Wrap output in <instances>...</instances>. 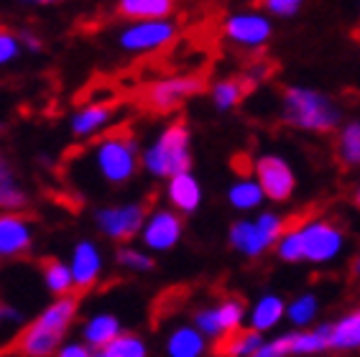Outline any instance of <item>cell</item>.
<instances>
[{
	"instance_id": "cell-1",
	"label": "cell",
	"mask_w": 360,
	"mask_h": 357,
	"mask_svg": "<svg viewBox=\"0 0 360 357\" xmlns=\"http://www.w3.org/2000/svg\"><path fill=\"white\" fill-rule=\"evenodd\" d=\"M141 148L136 136L125 131L108 133L77 158L79 184H100L105 189H118L131 184L141 171Z\"/></svg>"
},
{
	"instance_id": "cell-2",
	"label": "cell",
	"mask_w": 360,
	"mask_h": 357,
	"mask_svg": "<svg viewBox=\"0 0 360 357\" xmlns=\"http://www.w3.org/2000/svg\"><path fill=\"white\" fill-rule=\"evenodd\" d=\"M347 250V233L340 222L330 217H309V220L289 225L278 238L274 255L286 266L309 263V266H333Z\"/></svg>"
},
{
	"instance_id": "cell-3",
	"label": "cell",
	"mask_w": 360,
	"mask_h": 357,
	"mask_svg": "<svg viewBox=\"0 0 360 357\" xmlns=\"http://www.w3.org/2000/svg\"><path fill=\"white\" fill-rule=\"evenodd\" d=\"M278 115L284 125L299 133H312V136L338 133L340 125L345 123L338 100L327 95L325 89L309 87V84L284 87L281 100H278Z\"/></svg>"
},
{
	"instance_id": "cell-4",
	"label": "cell",
	"mask_w": 360,
	"mask_h": 357,
	"mask_svg": "<svg viewBox=\"0 0 360 357\" xmlns=\"http://www.w3.org/2000/svg\"><path fill=\"white\" fill-rule=\"evenodd\" d=\"M141 169L151 178L169 181L179 174L192 171V131L184 120H169L143 145Z\"/></svg>"
},
{
	"instance_id": "cell-5",
	"label": "cell",
	"mask_w": 360,
	"mask_h": 357,
	"mask_svg": "<svg viewBox=\"0 0 360 357\" xmlns=\"http://www.w3.org/2000/svg\"><path fill=\"white\" fill-rule=\"evenodd\" d=\"M286 230H289V220L284 214L261 209L256 217H238L228 227V245L245 261H256L276 247L278 238Z\"/></svg>"
},
{
	"instance_id": "cell-6",
	"label": "cell",
	"mask_w": 360,
	"mask_h": 357,
	"mask_svg": "<svg viewBox=\"0 0 360 357\" xmlns=\"http://www.w3.org/2000/svg\"><path fill=\"white\" fill-rule=\"evenodd\" d=\"M179 39L174 18L164 21H128L115 31V46L128 56H151L169 48Z\"/></svg>"
},
{
	"instance_id": "cell-7",
	"label": "cell",
	"mask_w": 360,
	"mask_h": 357,
	"mask_svg": "<svg viewBox=\"0 0 360 357\" xmlns=\"http://www.w3.org/2000/svg\"><path fill=\"white\" fill-rule=\"evenodd\" d=\"M148 217V207L141 200L115 202V205H103L95 209V227L105 240L118 242V245H131L143 230V222Z\"/></svg>"
},
{
	"instance_id": "cell-8",
	"label": "cell",
	"mask_w": 360,
	"mask_h": 357,
	"mask_svg": "<svg viewBox=\"0 0 360 357\" xmlns=\"http://www.w3.org/2000/svg\"><path fill=\"white\" fill-rule=\"evenodd\" d=\"M192 324L210 342H222L225 337L236 335L243 327H248V304L240 296H225L220 301L200 306L194 311Z\"/></svg>"
},
{
	"instance_id": "cell-9",
	"label": "cell",
	"mask_w": 360,
	"mask_h": 357,
	"mask_svg": "<svg viewBox=\"0 0 360 357\" xmlns=\"http://www.w3.org/2000/svg\"><path fill=\"white\" fill-rule=\"evenodd\" d=\"M222 39L243 51H261L274 39V18L264 11H236L222 18Z\"/></svg>"
},
{
	"instance_id": "cell-10",
	"label": "cell",
	"mask_w": 360,
	"mask_h": 357,
	"mask_svg": "<svg viewBox=\"0 0 360 357\" xmlns=\"http://www.w3.org/2000/svg\"><path fill=\"white\" fill-rule=\"evenodd\" d=\"M205 92V77L200 74H169L153 79L143 92V103L153 112H174L192 97Z\"/></svg>"
},
{
	"instance_id": "cell-11",
	"label": "cell",
	"mask_w": 360,
	"mask_h": 357,
	"mask_svg": "<svg viewBox=\"0 0 360 357\" xmlns=\"http://www.w3.org/2000/svg\"><path fill=\"white\" fill-rule=\"evenodd\" d=\"M253 178L264 189L266 200L274 205H284L297 194L299 178L294 166L281 153H261L253 158Z\"/></svg>"
},
{
	"instance_id": "cell-12",
	"label": "cell",
	"mask_w": 360,
	"mask_h": 357,
	"mask_svg": "<svg viewBox=\"0 0 360 357\" xmlns=\"http://www.w3.org/2000/svg\"><path fill=\"white\" fill-rule=\"evenodd\" d=\"M184 238V217L172 207H153L143 222L139 240L148 253H172Z\"/></svg>"
},
{
	"instance_id": "cell-13",
	"label": "cell",
	"mask_w": 360,
	"mask_h": 357,
	"mask_svg": "<svg viewBox=\"0 0 360 357\" xmlns=\"http://www.w3.org/2000/svg\"><path fill=\"white\" fill-rule=\"evenodd\" d=\"M115 123V105L95 100V103L79 105L70 115V133L77 141L108 136V128Z\"/></svg>"
},
{
	"instance_id": "cell-14",
	"label": "cell",
	"mask_w": 360,
	"mask_h": 357,
	"mask_svg": "<svg viewBox=\"0 0 360 357\" xmlns=\"http://www.w3.org/2000/svg\"><path fill=\"white\" fill-rule=\"evenodd\" d=\"M67 263H70L72 275H75L77 291L95 289V283L103 278L105 255L100 250V245L95 240H90V238H82V240H77L72 245V255Z\"/></svg>"
},
{
	"instance_id": "cell-15",
	"label": "cell",
	"mask_w": 360,
	"mask_h": 357,
	"mask_svg": "<svg viewBox=\"0 0 360 357\" xmlns=\"http://www.w3.org/2000/svg\"><path fill=\"white\" fill-rule=\"evenodd\" d=\"M34 247V222L23 212H0V258H21Z\"/></svg>"
},
{
	"instance_id": "cell-16",
	"label": "cell",
	"mask_w": 360,
	"mask_h": 357,
	"mask_svg": "<svg viewBox=\"0 0 360 357\" xmlns=\"http://www.w3.org/2000/svg\"><path fill=\"white\" fill-rule=\"evenodd\" d=\"M164 197H167V207H172L174 212H179L181 217H187V214H194L202 207L205 189H202L200 178L192 171H187L164 181Z\"/></svg>"
},
{
	"instance_id": "cell-17",
	"label": "cell",
	"mask_w": 360,
	"mask_h": 357,
	"mask_svg": "<svg viewBox=\"0 0 360 357\" xmlns=\"http://www.w3.org/2000/svg\"><path fill=\"white\" fill-rule=\"evenodd\" d=\"M289 357H319L333 352V322L314 324L309 330L286 332Z\"/></svg>"
},
{
	"instance_id": "cell-18",
	"label": "cell",
	"mask_w": 360,
	"mask_h": 357,
	"mask_svg": "<svg viewBox=\"0 0 360 357\" xmlns=\"http://www.w3.org/2000/svg\"><path fill=\"white\" fill-rule=\"evenodd\" d=\"M286 322V299L276 291H266L248 306V327L250 330L269 335Z\"/></svg>"
},
{
	"instance_id": "cell-19",
	"label": "cell",
	"mask_w": 360,
	"mask_h": 357,
	"mask_svg": "<svg viewBox=\"0 0 360 357\" xmlns=\"http://www.w3.org/2000/svg\"><path fill=\"white\" fill-rule=\"evenodd\" d=\"M77 314H79V299H77V294H72V296H62V299H51L34 322L39 327H44L46 332L64 339L67 332L72 330V324L77 322Z\"/></svg>"
},
{
	"instance_id": "cell-20",
	"label": "cell",
	"mask_w": 360,
	"mask_h": 357,
	"mask_svg": "<svg viewBox=\"0 0 360 357\" xmlns=\"http://www.w3.org/2000/svg\"><path fill=\"white\" fill-rule=\"evenodd\" d=\"M123 332V324L112 311H95L82 322V342L90 344L92 350H103Z\"/></svg>"
},
{
	"instance_id": "cell-21",
	"label": "cell",
	"mask_w": 360,
	"mask_h": 357,
	"mask_svg": "<svg viewBox=\"0 0 360 357\" xmlns=\"http://www.w3.org/2000/svg\"><path fill=\"white\" fill-rule=\"evenodd\" d=\"M167 357H205L210 350V339L194 324H179L167 335Z\"/></svg>"
},
{
	"instance_id": "cell-22",
	"label": "cell",
	"mask_w": 360,
	"mask_h": 357,
	"mask_svg": "<svg viewBox=\"0 0 360 357\" xmlns=\"http://www.w3.org/2000/svg\"><path fill=\"white\" fill-rule=\"evenodd\" d=\"M62 344V337L51 335L36 322H31L21 335L15 337V352L21 357H56Z\"/></svg>"
},
{
	"instance_id": "cell-23",
	"label": "cell",
	"mask_w": 360,
	"mask_h": 357,
	"mask_svg": "<svg viewBox=\"0 0 360 357\" xmlns=\"http://www.w3.org/2000/svg\"><path fill=\"white\" fill-rule=\"evenodd\" d=\"M176 11V0H115V13L128 21H164Z\"/></svg>"
},
{
	"instance_id": "cell-24",
	"label": "cell",
	"mask_w": 360,
	"mask_h": 357,
	"mask_svg": "<svg viewBox=\"0 0 360 357\" xmlns=\"http://www.w3.org/2000/svg\"><path fill=\"white\" fill-rule=\"evenodd\" d=\"M28 205V192L15 174L13 164L0 151V212H23Z\"/></svg>"
},
{
	"instance_id": "cell-25",
	"label": "cell",
	"mask_w": 360,
	"mask_h": 357,
	"mask_svg": "<svg viewBox=\"0 0 360 357\" xmlns=\"http://www.w3.org/2000/svg\"><path fill=\"white\" fill-rule=\"evenodd\" d=\"M225 197H228V205L240 214H248V212L258 214L264 209L266 202H269L264 189H261V184L253 178V174H250V176L236 178V181L228 186V194H225Z\"/></svg>"
},
{
	"instance_id": "cell-26",
	"label": "cell",
	"mask_w": 360,
	"mask_h": 357,
	"mask_svg": "<svg viewBox=\"0 0 360 357\" xmlns=\"http://www.w3.org/2000/svg\"><path fill=\"white\" fill-rule=\"evenodd\" d=\"M248 92L250 87L243 77H220L210 84V103L217 112H233L236 108H240Z\"/></svg>"
},
{
	"instance_id": "cell-27",
	"label": "cell",
	"mask_w": 360,
	"mask_h": 357,
	"mask_svg": "<svg viewBox=\"0 0 360 357\" xmlns=\"http://www.w3.org/2000/svg\"><path fill=\"white\" fill-rule=\"evenodd\" d=\"M335 156L345 169H360V115L347 117L335 133Z\"/></svg>"
},
{
	"instance_id": "cell-28",
	"label": "cell",
	"mask_w": 360,
	"mask_h": 357,
	"mask_svg": "<svg viewBox=\"0 0 360 357\" xmlns=\"http://www.w3.org/2000/svg\"><path fill=\"white\" fill-rule=\"evenodd\" d=\"M333 352L338 355L360 352V306L345 311L333 322Z\"/></svg>"
},
{
	"instance_id": "cell-29",
	"label": "cell",
	"mask_w": 360,
	"mask_h": 357,
	"mask_svg": "<svg viewBox=\"0 0 360 357\" xmlns=\"http://www.w3.org/2000/svg\"><path fill=\"white\" fill-rule=\"evenodd\" d=\"M41 281L46 286V291L54 299H62V296H72L77 291L75 286V275H72V268L67 261H59V258H49L41 263Z\"/></svg>"
},
{
	"instance_id": "cell-30",
	"label": "cell",
	"mask_w": 360,
	"mask_h": 357,
	"mask_svg": "<svg viewBox=\"0 0 360 357\" xmlns=\"http://www.w3.org/2000/svg\"><path fill=\"white\" fill-rule=\"evenodd\" d=\"M319 309H322L319 296L314 294V291H302V294H297L291 301H286V322H289L294 330H309V327H314V322H317Z\"/></svg>"
},
{
	"instance_id": "cell-31",
	"label": "cell",
	"mask_w": 360,
	"mask_h": 357,
	"mask_svg": "<svg viewBox=\"0 0 360 357\" xmlns=\"http://www.w3.org/2000/svg\"><path fill=\"white\" fill-rule=\"evenodd\" d=\"M266 342V335L250 330V327H243L236 335L225 337L222 342H217V355L220 357H250L253 352Z\"/></svg>"
},
{
	"instance_id": "cell-32",
	"label": "cell",
	"mask_w": 360,
	"mask_h": 357,
	"mask_svg": "<svg viewBox=\"0 0 360 357\" xmlns=\"http://www.w3.org/2000/svg\"><path fill=\"white\" fill-rule=\"evenodd\" d=\"M95 357H148V344L136 332H123L108 347L95 350Z\"/></svg>"
},
{
	"instance_id": "cell-33",
	"label": "cell",
	"mask_w": 360,
	"mask_h": 357,
	"mask_svg": "<svg viewBox=\"0 0 360 357\" xmlns=\"http://www.w3.org/2000/svg\"><path fill=\"white\" fill-rule=\"evenodd\" d=\"M115 263L123 271H128V273H151L153 268H156L153 255L146 247H136V245H120L115 250Z\"/></svg>"
},
{
	"instance_id": "cell-34",
	"label": "cell",
	"mask_w": 360,
	"mask_h": 357,
	"mask_svg": "<svg viewBox=\"0 0 360 357\" xmlns=\"http://www.w3.org/2000/svg\"><path fill=\"white\" fill-rule=\"evenodd\" d=\"M21 54H23V46H21L18 34L11 31V28L0 26V69L15 64L21 59Z\"/></svg>"
},
{
	"instance_id": "cell-35",
	"label": "cell",
	"mask_w": 360,
	"mask_h": 357,
	"mask_svg": "<svg viewBox=\"0 0 360 357\" xmlns=\"http://www.w3.org/2000/svg\"><path fill=\"white\" fill-rule=\"evenodd\" d=\"M264 13L278 21H289L294 15H299V11L304 8V0H261Z\"/></svg>"
},
{
	"instance_id": "cell-36",
	"label": "cell",
	"mask_w": 360,
	"mask_h": 357,
	"mask_svg": "<svg viewBox=\"0 0 360 357\" xmlns=\"http://www.w3.org/2000/svg\"><path fill=\"white\" fill-rule=\"evenodd\" d=\"M250 357H289V342H286V332L276 335L274 339H266L261 347Z\"/></svg>"
},
{
	"instance_id": "cell-37",
	"label": "cell",
	"mask_w": 360,
	"mask_h": 357,
	"mask_svg": "<svg viewBox=\"0 0 360 357\" xmlns=\"http://www.w3.org/2000/svg\"><path fill=\"white\" fill-rule=\"evenodd\" d=\"M56 357H95V350L79 339V342H64Z\"/></svg>"
},
{
	"instance_id": "cell-38",
	"label": "cell",
	"mask_w": 360,
	"mask_h": 357,
	"mask_svg": "<svg viewBox=\"0 0 360 357\" xmlns=\"http://www.w3.org/2000/svg\"><path fill=\"white\" fill-rule=\"evenodd\" d=\"M269 74H271V67L266 62H258V64H253V67H248V72L243 74V79L248 82V87L253 89L256 84H261L264 79H269Z\"/></svg>"
},
{
	"instance_id": "cell-39",
	"label": "cell",
	"mask_w": 360,
	"mask_h": 357,
	"mask_svg": "<svg viewBox=\"0 0 360 357\" xmlns=\"http://www.w3.org/2000/svg\"><path fill=\"white\" fill-rule=\"evenodd\" d=\"M18 39H21L23 51H28V54H39V51L44 48L41 36L36 34V31H31V28H23V31H18Z\"/></svg>"
},
{
	"instance_id": "cell-40",
	"label": "cell",
	"mask_w": 360,
	"mask_h": 357,
	"mask_svg": "<svg viewBox=\"0 0 360 357\" xmlns=\"http://www.w3.org/2000/svg\"><path fill=\"white\" fill-rule=\"evenodd\" d=\"M21 311L11 306V304H0V330H6V327H13V324L21 322Z\"/></svg>"
},
{
	"instance_id": "cell-41",
	"label": "cell",
	"mask_w": 360,
	"mask_h": 357,
	"mask_svg": "<svg viewBox=\"0 0 360 357\" xmlns=\"http://www.w3.org/2000/svg\"><path fill=\"white\" fill-rule=\"evenodd\" d=\"M23 6H34V8H46V6H59L64 0H21Z\"/></svg>"
},
{
	"instance_id": "cell-42",
	"label": "cell",
	"mask_w": 360,
	"mask_h": 357,
	"mask_svg": "<svg viewBox=\"0 0 360 357\" xmlns=\"http://www.w3.org/2000/svg\"><path fill=\"white\" fill-rule=\"evenodd\" d=\"M350 271H353V275H358V278H360V247H358V253L353 255V263H350Z\"/></svg>"
},
{
	"instance_id": "cell-43",
	"label": "cell",
	"mask_w": 360,
	"mask_h": 357,
	"mask_svg": "<svg viewBox=\"0 0 360 357\" xmlns=\"http://www.w3.org/2000/svg\"><path fill=\"white\" fill-rule=\"evenodd\" d=\"M353 202H355V207L360 209V184L355 186V192H353Z\"/></svg>"
},
{
	"instance_id": "cell-44",
	"label": "cell",
	"mask_w": 360,
	"mask_h": 357,
	"mask_svg": "<svg viewBox=\"0 0 360 357\" xmlns=\"http://www.w3.org/2000/svg\"><path fill=\"white\" fill-rule=\"evenodd\" d=\"M0 131H3V123H0Z\"/></svg>"
}]
</instances>
